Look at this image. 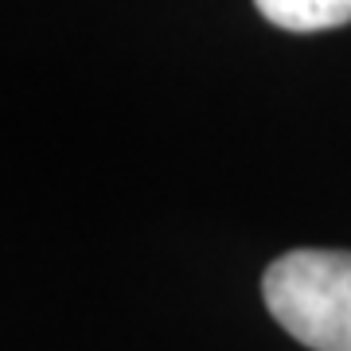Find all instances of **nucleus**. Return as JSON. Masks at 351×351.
I'll use <instances>...</instances> for the list:
<instances>
[{"label":"nucleus","mask_w":351,"mask_h":351,"mask_svg":"<svg viewBox=\"0 0 351 351\" xmlns=\"http://www.w3.org/2000/svg\"><path fill=\"white\" fill-rule=\"evenodd\" d=\"M274 320L313 351H351V250L281 254L262 277Z\"/></svg>","instance_id":"nucleus-1"},{"label":"nucleus","mask_w":351,"mask_h":351,"mask_svg":"<svg viewBox=\"0 0 351 351\" xmlns=\"http://www.w3.org/2000/svg\"><path fill=\"white\" fill-rule=\"evenodd\" d=\"M269 24L285 32H324L351 24V0H254Z\"/></svg>","instance_id":"nucleus-2"}]
</instances>
